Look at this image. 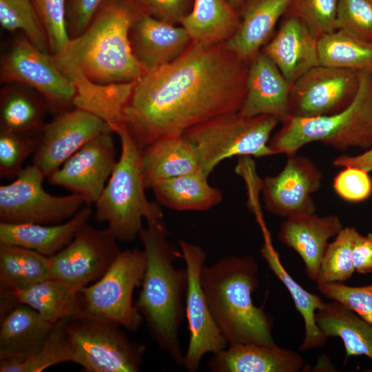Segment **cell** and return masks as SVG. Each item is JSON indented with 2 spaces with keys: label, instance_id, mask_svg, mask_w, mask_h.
Listing matches in <instances>:
<instances>
[{
  "label": "cell",
  "instance_id": "cell-30",
  "mask_svg": "<svg viewBox=\"0 0 372 372\" xmlns=\"http://www.w3.org/2000/svg\"><path fill=\"white\" fill-rule=\"evenodd\" d=\"M76 93L73 105L104 121L114 132L123 124L124 112L136 82L99 85L82 78L72 79Z\"/></svg>",
  "mask_w": 372,
  "mask_h": 372
},
{
  "label": "cell",
  "instance_id": "cell-35",
  "mask_svg": "<svg viewBox=\"0 0 372 372\" xmlns=\"http://www.w3.org/2000/svg\"><path fill=\"white\" fill-rule=\"evenodd\" d=\"M67 318L54 324L43 346L32 355L0 360V371L41 372L56 364L72 362L73 351L65 331Z\"/></svg>",
  "mask_w": 372,
  "mask_h": 372
},
{
  "label": "cell",
  "instance_id": "cell-23",
  "mask_svg": "<svg viewBox=\"0 0 372 372\" xmlns=\"http://www.w3.org/2000/svg\"><path fill=\"white\" fill-rule=\"evenodd\" d=\"M92 214L90 205H83L63 223H6L0 222V245L17 246L50 257L74 238Z\"/></svg>",
  "mask_w": 372,
  "mask_h": 372
},
{
  "label": "cell",
  "instance_id": "cell-29",
  "mask_svg": "<svg viewBox=\"0 0 372 372\" xmlns=\"http://www.w3.org/2000/svg\"><path fill=\"white\" fill-rule=\"evenodd\" d=\"M200 170L154 185L152 189L163 205L177 211H205L222 200L221 192L212 187Z\"/></svg>",
  "mask_w": 372,
  "mask_h": 372
},
{
  "label": "cell",
  "instance_id": "cell-10",
  "mask_svg": "<svg viewBox=\"0 0 372 372\" xmlns=\"http://www.w3.org/2000/svg\"><path fill=\"white\" fill-rule=\"evenodd\" d=\"M45 178L34 165H28L14 181L0 186V222L59 224L71 218L85 204L79 195L54 196L43 187Z\"/></svg>",
  "mask_w": 372,
  "mask_h": 372
},
{
  "label": "cell",
  "instance_id": "cell-39",
  "mask_svg": "<svg viewBox=\"0 0 372 372\" xmlns=\"http://www.w3.org/2000/svg\"><path fill=\"white\" fill-rule=\"evenodd\" d=\"M338 0H293L283 17L302 22L318 39L336 30Z\"/></svg>",
  "mask_w": 372,
  "mask_h": 372
},
{
  "label": "cell",
  "instance_id": "cell-43",
  "mask_svg": "<svg viewBox=\"0 0 372 372\" xmlns=\"http://www.w3.org/2000/svg\"><path fill=\"white\" fill-rule=\"evenodd\" d=\"M46 31L50 51L55 54L68 45L70 37L65 19V0H32Z\"/></svg>",
  "mask_w": 372,
  "mask_h": 372
},
{
  "label": "cell",
  "instance_id": "cell-27",
  "mask_svg": "<svg viewBox=\"0 0 372 372\" xmlns=\"http://www.w3.org/2000/svg\"><path fill=\"white\" fill-rule=\"evenodd\" d=\"M240 17L227 0H194L181 20L192 43L211 45L227 41L236 32Z\"/></svg>",
  "mask_w": 372,
  "mask_h": 372
},
{
  "label": "cell",
  "instance_id": "cell-14",
  "mask_svg": "<svg viewBox=\"0 0 372 372\" xmlns=\"http://www.w3.org/2000/svg\"><path fill=\"white\" fill-rule=\"evenodd\" d=\"M107 132H112L109 125L86 110L74 107L62 111L44 125L32 165L48 178L85 144Z\"/></svg>",
  "mask_w": 372,
  "mask_h": 372
},
{
  "label": "cell",
  "instance_id": "cell-33",
  "mask_svg": "<svg viewBox=\"0 0 372 372\" xmlns=\"http://www.w3.org/2000/svg\"><path fill=\"white\" fill-rule=\"evenodd\" d=\"M52 278L50 258L17 246L0 245V283L11 291Z\"/></svg>",
  "mask_w": 372,
  "mask_h": 372
},
{
  "label": "cell",
  "instance_id": "cell-34",
  "mask_svg": "<svg viewBox=\"0 0 372 372\" xmlns=\"http://www.w3.org/2000/svg\"><path fill=\"white\" fill-rule=\"evenodd\" d=\"M321 65L372 72V42L335 30L318 39Z\"/></svg>",
  "mask_w": 372,
  "mask_h": 372
},
{
  "label": "cell",
  "instance_id": "cell-15",
  "mask_svg": "<svg viewBox=\"0 0 372 372\" xmlns=\"http://www.w3.org/2000/svg\"><path fill=\"white\" fill-rule=\"evenodd\" d=\"M357 70L318 65L291 85L290 115L316 116L344 109L358 89Z\"/></svg>",
  "mask_w": 372,
  "mask_h": 372
},
{
  "label": "cell",
  "instance_id": "cell-7",
  "mask_svg": "<svg viewBox=\"0 0 372 372\" xmlns=\"http://www.w3.org/2000/svg\"><path fill=\"white\" fill-rule=\"evenodd\" d=\"M280 121L270 115L247 116L239 112L223 114L183 133L194 148L207 176L223 160L234 156L273 155L268 141Z\"/></svg>",
  "mask_w": 372,
  "mask_h": 372
},
{
  "label": "cell",
  "instance_id": "cell-4",
  "mask_svg": "<svg viewBox=\"0 0 372 372\" xmlns=\"http://www.w3.org/2000/svg\"><path fill=\"white\" fill-rule=\"evenodd\" d=\"M258 265L251 256H229L204 266L200 284L211 316L229 345L276 346L273 318L254 304Z\"/></svg>",
  "mask_w": 372,
  "mask_h": 372
},
{
  "label": "cell",
  "instance_id": "cell-19",
  "mask_svg": "<svg viewBox=\"0 0 372 372\" xmlns=\"http://www.w3.org/2000/svg\"><path fill=\"white\" fill-rule=\"evenodd\" d=\"M132 49L146 72L166 65L180 56L192 43L182 26L139 12L130 32Z\"/></svg>",
  "mask_w": 372,
  "mask_h": 372
},
{
  "label": "cell",
  "instance_id": "cell-45",
  "mask_svg": "<svg viewBox=\"0 0 372 372\" xmlns=\"http://www.w3.org/2000/svg\"><path fill=\"white\" fill-rule=\"evenodd\" d=\"M108 0H73L70 37L79 36L90 25L98 11Z\"/></svg>",
  "mask_w": 372,
  "mask_h": 372
},
{
  "label": "cell",
  "instance_id": "cell-32",
  "mask_svg": "<svg viewBox=\"0 0 372 372\" xmlns=\"http://www.w3.org/2000/svg\"><path fill=\"white\" fill-rule=\"evenodd\" d=\"M12 292L18 303L32 308L53 324L81 313L79 291L53 278Z\"/></svg>",
  "mask_w": 372,
  "mask_h": 372
},
{
  "label": "cell",
  "instance_id": "cell-49",
  "mask_svg": "<svg viewBox=\"0 0 372 372\" xmlns=\"http://www.w3.org/2000/svg\"><path fill=\"white\" fill-rule=\"evenodd\" d=\"M236 9L242 8L247 0H227Z\"/></svg>",
  "mask_w": 372,
  "mask_h": 372
},
{
  "label": "cell",
  "instance_id": "cell-28",
  "mask_svg": "<svg viewBox=\"0 0 372 372\" xmlns=\"http://www.w3.org/2000/svg\"><path fill=\"white\" fill-rule=\"evenodd\" d=\"M316 320L327 338H341L346 351L344 362L355 355H366L372 361V324L335 301L325 302L317 311Z\"/></svg>",
  "mask_w": 372,
  "mask_h": 372
},
{
  "label": "cell",
  "instance_id": "cell-12",
  "mask_svg": "<svg viewBox=\"0 0 372 372\" xmlns=\"http://www.w3.org/2000/svg\"><path fill=\"white\" fill-rule=\"evenodd\" d=\"M117 241L108 228L85 223L68 245L49 257L52 278L79 291L107 270L121 251Z\"/></svg>",
  "mask_w": 372,
  "mask_h": 372
},
{
  "label": "cell",
  "instance_id": "cell-11",
  "mask_svg": "<svg viewBox=\"0 0 372 372\" xmlns=\"http://www.w3.org/2000/svg\"><path fill=\"white\" fill-rule=\"evenodd\" d=\"M178 244L188 274L185 316L189 340L183 366L189 372H196L205 354L216 353L229 344L211 316L200 284L206 252L200 246L186 240H180Z\"/></svg>",
  "mask_w": 372,
  "mask_h": 372
},
{
  "label": "cell",
  "instance_id": "cell-5",
  "mask_svg": "<svg viewBox=\"0 0 372 372\" xmlns=\"http://www.w3.org/2000/svg\"><path fill=\"white\" fill-rule=\"evenodd\" d=\"M269 146L273 154H296L302 146L321 142L338 149L372 147V72H360L356 94L344 109L328 115L289 116Z\"/></svg>",
  "mask_w": 372,
  "mask_h": 372
},
{
  "label": "cell",
  "instance_id": "cell-18",
  "mask_svg": "<svg viewBox=\"0 0 372 372\" xmlns=\"http://www.w3.org/2000/svg\"><path fill=\"white\" fill-rule=\"evenodd\" d=\"M291 85L260 51L249 63L246 92L239 112L247 116L270 115L282 122L290 116Z\"/></svg>",
  "mask_w": 372,
  "mask_h": 372
},
{
  "label": "cell",
  "instance_id": "cell-17",
  "mask_svg": "<svg viewBox=\"0 0 372 372\" xmlns=\"http://www.w3.org/2000/svg\"><path fill=\"white\" fill-rule=\"evenodd\" d=\"M322 176L320 170L309 158L296 154L287 155L282 170L261 182L267 210L287 218L315 213L312 194L320 188Z\"/></svg>",
  "mask_w": 372,
  "mask_h": 372
},
{
  "label": "cell",
  "instance_id": "cell-25",
  "mask_svg": "<svg viewBox=\"0 0 372 372\" xmlns=\"http://www.w3.org/2000/svg\"><path fill=\"white\" fill-rule=\"evenodd\" d=\"M141 169L146 188L201 170L196 152L183 136L161 138L141 150ZM202 171V170H201Z\"/></svg>",
  "mask_w": 372,
  "mask_h": 372
},
{
  "label": "cell",
  "instance_id": "cell-3",
  "mask_svg": "<svg viewBox=\"0 0 372 372\" xmlns=\"http://www.w3.org/2000/svg\"><path fill=\"white\" fill-rule=\"evenodd\" d=\"M147 224L138 235L146 265L135 307L160 349L183 366L180 329L186 318L187 271L174 264L181 253L167 239L163 222Z\"/></svg>",
  "mask_w": 372,
  "mask_h": 372
},
{
  "label": "cell",
  "instance_id": "cell-22",
  "mask_svg": "<svg viewBox=\"0 0 372 372\" xmlns=\"http://www.w3.org/2000/svg\"><path fill=\"white\" fill-rule=\"evenodd\" d=\"M304 364L298 353L278 345L236 344L212 354L207 366L212 372H298Z\"/></svg>",
  "mask_w": 372,
  "mask_h": 372
},
{
  "label": "cell",
  "instance_id": "cell-31",
  "mask_svg": "<svg viewBox=\"0 0 372 372\" xmlns=\"http://www.w3.org/2000/svg\"><path fill=\"white\" fill-rule=\"evenodd\" d=\"M260 255L269 268L288 290L296 309L303 318L305 333L300 350L307 351L322 347L328 338L318 327L316 314L325 302L320 296L304 289L289 274L270 242H265Z\"/></svg>",
  "mask_w": 372,
  "mask_h": 372
},
{
  "label": "cell",
  "instance_id": "cell-37",
  "mask_svg": "<svg viewBox=\"0 0 372 372\" xmlns=\"http://www.w3.org/2000/svg\"><path fill=\"white\" fill-rule=\"evenodd\" d=\"M358 231L353 227H343L335 236L322 259L316 282H344L354 273L352 247Z\"/></svg>",
  "mask_w": 372,
  "mask_h": 372
},
{
  "label": "cell",
  "instance_id": "cell-48",
  "mask_svg": "<svg viewBox=\"0 0 372 372\" xmlns=\"http://www.w3.org/2000/svg\"><path fill=\"white\" fill-rule=\"evenodd\" d=\"M333 165L336 167H357L370 172L372 171V147L356 156L341 155L335 158Z\"/></svg>",
  "mask_w": 372,
  "mask_h": 372
},
{
  "label": "cell",
  "instance_id": "cell-13",
  "mask_svg": "<svg viewBox=\"0 0 372 372\" xmlns=\"http://www.w3.org/2000/svg\"><path fill=\"white\" fill-rule=\"evenodd\" d=\"M3 81L25 84L39 92L50 105H73L74 83L54 64L52 54L41 51L27 39L19 40L3 59Z\"/></svg>",
  "mask_w": 372,
  "mask_h": 372
},
{
  "label": "cell",
  "instance_id": "cell-6",
  "mask_svg": "<svg viewBox=\"0 0 372 372\" xmlns=\"http://www.w3.org/2000/svg\"><path fill=\"white\" fill-rule=\"evenodd\" d=\"M120 138L121 155L101 194L94 203L98 221L106 223L118 240L138 236L147 222H163L159 205L147 200L141 169V149L125 125L115 132Z\"/></svg>",
  "mask_w": 372,
  "mask_h": 372
},
{
  "label": "cell",
  "instance_id": "cell-40",
  "mask_svg": "<svg viewBox=\"0 0 372 372\" xmlns=\"http://www.w3.org/2000/svg\"><path fill=\"white\" fill-rule=\"evenodd\" d=\"M319 291L372 324V285L352 287L335 282L318 284Z\"/></svg>",
  "mask_w": 372,
  "mask_h": 372
},
{
  "label": "cell",
  "instance_id": "cell-20",
  "mask_svg": "<svg viewBox=\"0 0 372 372\" xmlns=\"http://www.w3.org/2000/svg\"><path fill=\"white\" fill-rule=\"evenodd\" d=\"M338 216H318L316 213L287 218L282 223L278 239L301 257L308 277L317 281L320 263L329 245L343 228Z\"/></svg>",
  "mask_w": 372,
  "mask_h": 372
},
{
  "label": "cell",
  "instance_id": "cell-21",
  "mask_svg": "<svg viewBox=\"0 0 372 372\" xmlns=\"http://www.w3.org/2000/svg\"><path fill=\"white\" fill-rule=\"evenodd\" d=\"M282 19L278 30L261 52L293 84L310 69L320 65L318 39L298 19L283 17Z\"/></svg>",
  "mask_w": 372,
  "mask_h": 372
},
{
  "label": "cell",
  "instance_id": "cell-47",
  "mask_svg": "<svg viewBox=\"0 0 372 372\" xmlns=\"http://www.w3.org/2000/svg\"><path fill=\"white\" fill-rule=\"evenodd\" d=\"M352 261L355 271L359 273H372V234L365 236L359 232L352 247Z\"/></svg>",
  "mask_w": 372,
  "mask_h": 372
},
{
  "label": "cell",
  "instance_id": "cell-36",
  "mask_svg": "<svg viewBox=\"0 0 372 372\" xmlns=\"http://www.w3.org/2000/svg\"><path fill=\"white\" fill-rule=\"evenodd\" d=\"M0 23L9 31L22 30L37 48L50 52L46 31L32 0H0Z\"/></svg>",
  "mask_w": 372,
  "mask_h": 372
},
{
  "label": "cell",
  "instance_id": "cell-8",
  "mask_svg": "<svg viewBox=\"0 0 372 372\" xmlns=\"http://www.w3.org/2000/svg\"><path fill=\"white\" fill-rule=\"evenodd\" d=\"M123 327L89 316L67 318L65 331L73 351L72 362L86 372H137L145 346L132 340Z\"/></svg>",
  "mask_w": 372,
  "mask_h": 372
},
{
  "label": "cell",
  "instance_id": "cell-44",
  "mask_svg": "<svg viewBox=\"0 0 372 372\" xmlns=\"http://www.w3.org/2000/svg\"><path fill=\"white\" fill-rule=\"evenodd\" d=\"M333 187L342 199L352 203L366 200L372 194V178L366 170L344 167L335 177Z\"/></svg>",
  "mask_w": 372,
  "mask_h": 372
},
{
  "label": "cell",
  "instance_id": "cell-46",
  "mask_svg": "<svg viewBox=\"0 0 372 372\" xmlns=\"http://www.w3.org/2000/svg\"><path fill=\"white\" fill-rule=\"evenodd\" d=\"M151 15L175 25L188 14V0H140Z\"/></svg>",
  "mask_w": 372,
  "mask_h": 372
},
{
  "label": "cell",
  "instance_id": "cell-26",
  "mask_svg": "<svg viewBox=\"0 0 372 372\" xmlns=\"http://www.w3.org/2000/svg\"><path fill=\"white\" fill-rule=\"evenodd\" d=\"M54 324L19 303L1 318L0 360L25 358L43 346Z\"/></svg>",
  "mask_w": 372,
  "mask_h": 372
},
{
  "label": "cell",
  "instance_id": "cell-41",
  "mask_svg": "<svg viewBox=\"0 0 372 372\" xmlns=\"http://www.w3.org/2000/svg\"><path fill=\"white\" fill-rule=\"evenodd\" d=\"M37 140L30 136L1 130L0 176L16 177L23 169L25 159L34 153Z\"/></svg>",
  "mask_w": 372,
  "mask_h": 372
},
{
  "label": "cell",
  "instance_id": "cell-42",
  "mask_svg": "<svg viewBox=\"0 0 372 372\" xmlns=\"http://www.w3.org/2000/svg\"><path fill=\"white\" fill-rule=\"evenodd\" d=\"M335 27L372 42V0H338Z\"/></svg>",
  "mask_w": 372,
  "mask_h": 372
},
{
  "label": "cell",
  "instance_id": "cell-24",
  "mask_svg": "<svg viewBox=\"0 0 372 372\" xmlns=\"http://www.w3.org/2000/svg\"><path fill=\"white\" fill-rule=\"evenodd\" d=\"M293 0H247L228 47L247 63L259 53Z\"/></svg>",
  "mask_w": 372,
  "mask_h": 372
},
{
  "label": "cell",
  "instance_id": "cell-16",
  "mask_svg": "<svg viewBox=\"0 0 372 372\" xmlns=\"http://www.w3.org/2000/svg\"><path fill=\"white\" fill-rule=\"evenodd\" d=\"M111 132L85 144L48 178L49 182L80 196L85 205L94 204L117 162Z\"/></svg>",
  "mask_w": 372,
  "mask_h": 372
},
{
  "label": "cell",
  "instance_id": "cell-9",
  "mask_svg": "<svg viewBox=\"0 0 372 372\" xmlns=\"http://www.w3.org/2000/svg\"><path fill=\"white\" fill-rule=\"evenodd\" d=\"M145 265L143 249L121 251L99 279L80 289V316L103 318L127 331H137L143 318L133 304V292L142 282Z\"/></svg>",
  "mask_w": 372,
  "mask_h": 372
},
{
  "label": "cell",
  "instance_id": "cell-1",
  "mask_svg": "<svg viewBox=\"0 0 372 372\" xmlns=\"http://www.w3.org/2000/svg\"><path fill=\"white\" fill-rule=\"evenodd\" d=\"M248 65L226 41L192 43L177 59L136 82L123 124L142 150L161 138L183 135L213 118L239 112Z\"/></svg>",
  "mask_w": 372,
  "mask_h": 372
},
{
  "label": "cell",
  "instance_id": "cell-2",
  "mask_svg": "<svg viewBox=\"0 0 372 372\" xmlns=\"http://www.w3.org/2000/svg\"><path fill=\"white\" fill-rule=\"evenodd\" d=\"M139 12L120 0H108L81 34L52 54L56 66L70 80L109 85L137 81L145 71L134 56L130 38Z\"/></svg>",
  "mask_w": 372,
  "mask_h": 372
},
{
  "label": "cell",
  "instance_id": "cell-38",
  "mask_svg": "<svg viewBox=\"0 0 372 372\" xmlns=\"http://www.w3.org/2000/svg\"><path fill=\"white\" fill-rule=\"evenodd\" d=\"M43 115V106L24 94H8L1 101V130L30 136L35 132H41Z\"/></svg>",
  "mask_w": 372,
  "mask_h": 372
}]
</instances>
